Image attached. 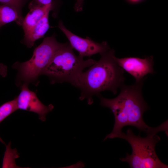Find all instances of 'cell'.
I'll return each instance as SVG.
<instances>
[{"instance_id":"1","label":"cell","mask_w":168,"mask_h":168,"mask_svg":"<svg viewBox=\"0 0 168 168\" xmlns=\"http://www.w3.org/2000/svg\"><path fill=\"white\" fill-rule=\"evenodd\" d=\"M143 82V81L135 82L131 85L123 84L120 87L119 94L114 98H106L100 94L97 96L100 98V105L109 108L114 118L113 129L106 135L104 141L114 138L127 125L133 126L140 132L143 131L147 134L163 131L167 132L168 124L165 121L157 127H152L148 126L143 120V114L149 107L142 95Z\"/></svg>"},{"instance_id":"2","label":"cell","mask_w":168,"mask_h":168,"mask_svg":"<svg viewBox=\"0 0 168 168\" xmlns=\"http://www.w3.org/2000/svg\"><path fill=\"white\" fill-rule=\"evenodd\" d=\"M99 60L78 76L72 84L80 91L79 99L87 100L92 104V97L100 92L110 91L115 94L118 88L124 84V70L117 63L113 49L101 54Z\"/></svg>"},{"instance_id":"3","label":"cell","mask_w":168,"mask_h":168,"mask_svg":"<svg viewBox=\"0 0 168 168\" xmlns=\"http://www.w3.org/2000/svg\"><path fill=\"white\" fill-rule=\"evenodd\" d=\"M73 49L69 43H64L42 72V75L47 76L51 84L66 82L72 85L84 69L96 62L92 59L84 60Z\"/></svg>"},{"instance_id":"4","label":"cell","mask_w":168,"mask_h":168,"mask_svg":"<svg viewBox=\"0 0 168 168\" xmlns=\"http://www.w3.org/2000/svg\"><path fill=\"white\" fill-rule=\"evenodd\" d=\"M64 44L58 41L55 35L53 34L44 38L41 43L34 49L29 60L23 62H15L12 67L17 71L16 85L20 87L24 84L28 86L30 83L38 85L39 77Z\"/></svg>"},{"instance_id":"5","label":"cell","mask_w":168,"mask_h":168,"mask_svg":"<svg viewBox=\"0 0 168 168\" xmlns=\"http://www.w3.org/2000/svg\"><path fill=\"white\" fill-rule=\"evenodd\" d=\"M157 133L147 134L145 137L135 135L131 129L126 133L121 132L114 138L126 140L132 148V153H127L125 157L121 158L122 161L128 163L132 168H167L168 165L162 163L157 156L155 150L156 144L160 140Z\"/></svg>"},{"instance_id":"6","label":"cell","mask_w":168,"mask_h":168,"mask_svg":"<svg viewBox=\"0 0 168 168\" xmlns=\"http://www.w3.org/2000/svg\"><path fill=\"white\" fill-rule=\"evenodd\" d=\"M58 26L67 37L73 49L83 57H90L97 54H101L110 49L106 41L98 43L89 37L83 38L74 34L67 29L61 21Z\"/></svg>"},{"instance_id":"7","label":"cell","mask_w":168,"mask_h":168,"mask_svg":"<svg viewBox=\"0 0 168 168\" xmlns=\"http://www.w3.org/2000/svg\"><path fill=\"white\" fill-rule=\"evenodd\" d=\"M118 65L124 70L134 77L136 82L144 81L145 77L155 72L152 56L140 58L127 57L121 58L116 57Z\"/></svg>"},{"instance_id":"8","label":"cell","mask_w":168,"mask_h":168,"mask_svg":"<svg viewBox=\"0 0 168 168\" xmlns=\"http://www.w3.org/2000/svg\"><path fill=\"white\" fill-rule=\"evenodd\" d=\"M28 86L25 84L22 85L20 87L21 92L15 97L18 110L36 113L39 119L44 121L46 115L53 110L54 106L51 104L48 106L43 104L38 98L36 93L30 90Z\"/></svg>"},{"instance_id":"9","label":"cell","mask_w":168,"mask_h":168,"mask_svg":"<svg viewBox=\"0 0 168 168\" xmlns=\"http://www.w3.org/2000/svg\"><path fill=\"white\" fill-rule=\"evenodd\" d=\"M28 7L30 11L24 18L21 25L24 35L40 20L48 10L51 9L52 2L46 5H40L31 1Z\"/></svg>"},{"instance_id":"10","label":"cell","mask_w":168,"mask_h":168,"mask_svg":"<svg viewBox=\"0 0 168 168\" xmlns=\"http://www.w3.org/2000/svg\"><path fill=\"white\" fill-rule=\"evenodd\" d=\"M51 10H48L40 20L26 34L21 43L28 48H31L35 41L43 37L49 28V15Z\"/></svg>"},{"instance_id":"11","label":"cell","mask_w":168,"mask_h":168,"mask_svg":"<svg viewBox=\"0 0 168 168\" xmlns=\"http://www.w3.org/2000/svg\"><path fill=\"white\" fill-rule=\"evenodd\" d=\"M24 18L13 7L4 4L0 5V29L3 25L14 21L22 25Z\"/></svg>"},{"instance_id":"12","label":"cell","mask_w":168,"mask_h":168,"mask_svg":"<svg viewBox=\"0 0 168 168\" xmlns=\"http://www.w3.org/2000/svg\"><path fill=\"white\" fill-rule=\"evenodd\" d=\"M18 110L16 99L3 104L0 106V123L12 113ZM0 142L5 144L0 137Z\"/></svg>"},{"instance_id":"13","label":"cell","mask_w":168,"mask_h":168,"mask_svg":"<svg viewBox=\"0 0 168 168\" xmlns=\"http://www.w3.org/2000/svg\"><path fill=\"white\" fill-rule=\"evenodd\" d=\"M27 0H0V2L15 9L21 15L22 9Z\"/></svg>"},{"instance_id":"14","label":"cell","mask_w":168,"mask_h":168,"mask_svg":"<svg viewBox=\"0 0 168 168\" xmlns=\"http://www.w3.org/2000/svg\"><path fill=\"white\" fill-rule=\"evenodd\" d=\"M76 2L74 5V8L77 12L82 11L84 0H76Z\"/></svg>"},{"instance_id":"15","label":"cell","mask_w":168,"mask_h":168,"mask_svg":"<svg viewBox=\"0 0 168 168\" xmlns=\"http://www.w3.org/2000/svg\"><path fill=\"white\" fill-rule=\"evenodd\" d=\"M7 67L4 64L0 63V75L4 77L7 74Z\"/></svg>"},{"instance_id":"16","label":"cell","mask_w":168,"mask_h":168,"mask_svg":"<svg viewBox=\"0 0 168 168\" xmlns=\"http://www.w3.org/2000/svg\"><path fill=\"white\" fill-rule=\"evenodd\" d=\"M34 3L40 5L49 4L52 2V0H32Z\"/></svg>"},{"instance_id":"17","label":"cell","mask_w":168,"mask_h":168,"mask_svg":"<svg viewBox=\"0 0 168 168\" xmlns=\"http://www.w3.org/2000/svg\"><path fill=\"white\" fill-rule=\"evenodd\" d=\"M127 2L132 4H135L142 2L144 0H125Z\"/></svg>"}]
</instances>
